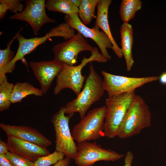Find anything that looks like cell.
Here are the masks:
<instances>
[{"instance_id":"1","label":"cell","mask_w":166,"mask_h":166,"mask_svg":"<svg viewBox=\"0 0 166 166\" xmlns=\"http://www.w3.org/2000/svg\"><path fill=\"white\" fill-rule=\"evenodd\" d=\"M85 80L83 88L77 97L64 106L65 114L73 116L75 113H78L81 120L85 117L91 105L101 99L105 91L103 80L91 63L89 73Z\"/></svg>"},{"instance_id":"2","label":"cell","mask_w":166,"mask_h":166,"mask_svg":"<svg viewBox=\"0 0 166 166\" xmlns=\"http://www.w3.org/2000/svg\"><path fill=\"white\" fill-rule=\"evenodd\" d=\"M91 52L90 56L88 58L84 57L78 65L71 66L62 63V69L56 77V85L53 91L55 95L58 94L64 89L69 88L78 96L81 91L85 78L81 74L82 68L92 61L105 63L108 60L99 53L96 47H94Z\"/></svg>"},{"instance_id":"3","label":"cell","mask_w":166,"mask_h":166,"mask_svg":"<svg viewBox=\"0 0 166 166\" xmlns=\"http://www.w3.org/2000/svg\"><path fill=\"white\" fill-rule=\"evenodd\" d=\"M151 118L148 105L140 96L136 95L126 112L117 136L125 139L138 134L150 127Z\"/></svg>"},{"instance_id":"4","label":"cell","mask_w":166,"mask_h":166,"mask_svg":"<svg viewBox=\"0 0 166 166\" xmlns=\"http://www.w3.org/2000/svg\"><path fill=\"white\" fill-rule=\"evenodd\" d=\"M75 35V30L65 22L52 28L44 36L41 37L27 38L19 33L16 38L18 42V49L14 58L8 65L7 73H11L13 71L16 62L19 60L27 67L28 63L24 59L25 56L33 51L40 45L44 43L49 38L60 37L66 41Z\"/></svg>"},{"instance_id":"5","label":"cell","mask_w":166,"mask_h":166,"mask_svg":"<svg viewBox=\"0 0 166 166\" xmlns=\"http://www.w3.org/2000/svg\"><path fill=\"white\" fill-rule=\"evenodd\" d=\"M136 95L134 91L106 99L104 135L107 138H112L117 136L126 112Z\"/></svg>"},{"instance_id":"6","label":"cell","mask_w":166,"mask_h":166,"mask_svg":"<svg viewBox=\"0 0 166 166\" xmlns=\"http://www.w3.org/2000/svg\"><path fill=\"white\" fill-rule=\"evenodd\" d=\"M106 110V106H103L89 111L73 129L74 140L79 143L101 138L104 134Z\"/></svg>"},{"instance_id":"7","label":"cell","mask_w":166,"mask_h":166,"mask_svg":"<svg viewBox=\"0 0 166 166\" xmlns=\"http://www.w3.org/2000/svg\"><path fill=\"white\" fill-rule=\"evenodd\" d=\"M65 114L63 106L51 119L55 133V150L63 153L65 157L74 159L77 152V145L69 126V119L73 116Z\"/></svg>"},{"instance_id":"8","label":"cell","mask_w":166,"mask_h":166,"mask_svg":"<svg viewBox=\"0 0 166 166\" xmlns=\"http://www.w3.org/2000/svg\"><path fill=\"white\" fill-rule=\"evenodd\" d=\"M77 148L74 159L77 166H92L98 161H114L123 157V154L115 151L102 148L95 142L78 143Z\"/></svg>"},{"instance_id":"9","label":"cell","mask_w":166,"mask_h":166,"mask_svg":"<svg viewBox=\"0 0 166 166\" xmlns=\"http://www.w3.org/2000/svg\"><path fill=\"white\" fill-rule=\"evenodd\" d=\"M103 77L102 85L108 97L135 91L136 89L148 83L158 80L159 77L152 76L132 77L112 74L104 70L101 71Z\"/></svg>"},{"instance_id":"10","label":"cell","mask_w":166,"mask_h":166,"mask_svg":"<svg viewBox=\"0 0 166 166\" xmlns=\"http://www.w3.org/2000/svg\"><path fill=\"white\" fill-rule=\"evenodd\" d=\"M94 47L87 42L82 35L77 33L72 38L57 44L52 48L54 60L68 65H73L78 54L84 51L91 52Z\"/></svg>"},{"instance_id":"11","label":"cell","mask_w":166,"mask_h":166,"mask_svg":"<svg viewBox=\"0 0 166 166\" xmlns=\"http://www.w3.org/2000/svg\"><path fill=\"white\" fill-rule=\"evenodd\" d=\"M45 2V0H26L23 10L10 16L9 18L27 22L31 27L34 34L36 35L44 25L56 22L47 15Z\"/></svg>"},{"instance_id":"12","label":"cell","mask_w":166,"mask_h":166,"mask_svg":"<svg viewBox=\"0 0 166 166\" xmlns=\"http://www.w3.org/2000/svg\"><path fill=\"white\" fill-rule=\"evenodd\" d=\"M64 20L72 29L84 37L92 39L100 48L103 55L108 60L111 59V57L107 49H112V43L105 32L100 30L98 27L94 26L92 28H89L83 23L77 14L66 15Z\"/></svg>"},{"instance_id":"13","label":"cell","mask_w":166,"mask_h":166,"mask_svg":"<svg viewBox=\"0 0 166 166\" xmlns=\"http://www.w3.org/2000/svg\"><path fill=\"white\" fill-rule=\"evenodd\" d=\"M29 65L39 81L43 94L49 89L52 81L61 72L63 64L54 60L39 62L30 61Z\"/></svg>"},{"instance_id":"14","label":"cell","mask_w":166,"mask_h":166,"mask_svg":"<svg viewBox=\"0 0 166 166\" xmlns=\"http://www.w3.org/2000/svg\"><path fill=\"white\" fill-rule=\"evenodd\" d=\"M0 127L7 137H15L45 148L52 144L49 139L37 130L30 126L11 125L1 123Z\"/></svg>"},{"instance_id":"15","label":"cell","mask_w":166,"mask_h":166,"mask_svg":"<svg viewBox=\"0 0 166 166\" xmlns=\"http://www.w3.org/2000/svg\"><path fill=\"white\" fill-rule=\"evenodd\" d=\"M6 143L9 152L34 162L40 157L50 153L47 148L14 137H7Z\"/></svg>"},{"instance_id":"16","label":"cell","mask_w":166,"mask_h":166,"mask_svg":"<svg viewBox=\"0 0 166 166\" xmlns=\"http://www.w3.org/2000/svg\"><path fill=\"white\" fill-rule=\"evenodd\" d=\"M112 0H99L97 5V14L95 26L101 29L109 38L112 44V49L119 58L123 55L121 49L118 46L112 34L108 20L109 6Z\"/></svg>"},{"instance_id":"17","label":"cell","mask_w":166,"mask_h":166,"mask_svg":"<svg viewBox=\"0 0 166 166\" xmlns=\"http://www.w3.org/2000/svg\"><path fill=\"white\" fill-rule=\"evenodd\" d=\"M121 51L125 61L127 70H131L134 63L132 54L133 42V29L131 25L123 23L120 29Z\"/></svg>"},{"instance_id":"18","label":"cell","mask_w":166,"mask_h":166,"mask_svg":"<svg viewBox=\"0 0 166 166\" xmlns=\"http://www.w3.org/2000/svg\"><path fill=\"white\" fill-rule=\"evenodd\" d=\"M43 93L41 89L35 87L28 82H17L14 85L10 101L11 103L22 101V99L30 95L41 97Z\"/></svg>"},{"instance_id":"19","label":"cell","mask_w":166,"mask_h":166,"mask_svg":"<svg viewBox=\"0 0 166 166\" xmlns=\"http://www.w3.org/2000/svg\"><path fill=\"white\" fill-rule=\"evenodd\" d=\"M23 29L21 28L17 33L6 45V49H0V84L7 79L6 74L9 65L14 58V52L10 49L11 45L14 40Z\"/></svg>"},{"instance_id":"20","label":"cell","mask_w":166,"mask_h":166,"mask_svg":"<svg viewBox=\"0 0 166 166\" xmlns=\"http://www.w3.org/2000/svg\"><path fill=\"white\" fill-rule=\"evenodd\" d=\"M45 7L49 11L59 12L66 15L78 14V8L70 0H48L45 2Z\"/></svg>"},{"instance_id":"21","label":"cell","mask_w":166,"mask_h":166,"mask_svg":"<svg viewBox=\"0 0 166 166\" xmlns=\"http://www.w3.org/2000/svg\"><path fill=\"white\" fill-rule=\"evenodd\" d=\"M142 2L140 0H123L121 3L119 14L124 23H128L134 17L136 12L140 10Z\"/></svg>"},{"instance_id":"22","label":"cell","mask_w":166,"mask_h":166,"mask_svg":"<svg viewBox=\"0 0 166 166\" xmlns=\"http://www.w3.org/2000/svg\"><path fill=\"white\" fill-rule=\"evenodd\" d=\"M99 0H81L78 15L83 23L89 24L94 17L95 10Z\"/></svg>"},{"instance_id":"23","label":"cell","mask_w":166,"mask_h":166,"mask_svg":"<svg viewBox=\"0 0 166 166\" xmlns=\"http://www.w3.org/2000/svg\"><path fill=\"white\" fill-rule=\"evenodd\" d=\"M14 85L7 79L0 84V111L8 109L11 104L10 99Z\"/></svg>"},{"instance_id":"24","label":"cell","mask_w":166,"mask_h":166,"mask_svg":"<svg viewBox=\"0 0 166 166\" xmlns=\"http://www.w3.org/2000/svg\"><path fill=\"white\" fill-rule=\"evenodd\" d=\"M19 0H0V18H4L8 10L15 14L21 12L23 10L24 6Z\"/></svg>"},{"instance_id":"25","label":"cell","mask_w":166,"mask_h":166,"mask_svg":"<svg viewBox=\"0 0 166 166\" xmlns=\"http://www.w3.org/2000/svg\"><path fill=\"white\" fill-rule=\"evenodd\" d=\"M65 154L55 150L49 155L39 158L34 162V166H50L64 158Z\"/></svg>"},{"instance_id":"26","label":"cell","mask_w":166,"mask_h":166,"mask_svg":"<svg viewBox=\"0 0 166 166\" xmlns=\"http://www.w3.org/2000/svg\"><path fill=\"white\" fill-rule=\"evenodd\" d=\"M6 155L13 166H34V162L22 156L9 151Z\"/></svg>"},{"instance_id":"27","label":"cell","mask_w":166,"mask_h":166,"mask_svg":"<svg viewBox=\"0 0 166 166\" xmlns=\"http://www.w3.org/2000/svg\"><path fill=\"white\" fill-rule=\"evenodd\" d=\"M134 157L133 153L130 151H128L124 159V164L123 166H131Z\"/></svg>"},{"instance_id":"28","label":"cell","mask_w":166,"mask_h":166,"mask_svg":"<svg viewBox=\"0 0 166 166\" xmlns=\"http://www.w3.org/2000/svg\"><path fill=\"white\" fill-rule=\"evenodd\" d=\"M0 166H13L6 154H0Z\"/></svg>"},{"instance_id":"29","label":"cell","mask_w":166,"mask_h":166,"mask_svg":"<svg viewBox=\"0 0 166 166\" xmlns=\"http://www.w3.org/2000/svg\"><path fill=\"white\" fill-rule=\"evenodd\" d=\"M71 159L69 157H65L58 161L52 166H69Z\"/></svg>"},{"instance_id":"30","label":"cell","mask_w":166,"mask_h":166,"mask_svg":"<svg viewBox=\"0 0 166 166\" xmlns=\"http://www.w3.org/2000/svg\"><path fill=\"white\" fill-rule=\"evenodd\" d=\"M9 151L7 143L0 140V154H6Z\"/></svg>"},{"instance_id":"31","label":"cell","mask_w":166,"mask_h":166,"mask_svg":"<svg viewBox=\"0 0 166 166\" xmlns=\"http://www.w3.org/2000/svg\"><path fill=\"white\" fill-rule=\"evenodd\" d=\"M158 80L161 84L166 85V72H163L160 74Z\"/></svg>"},{"instance_id":"32","label":"cell","mask_w":166,"mask_h":166,"mask_svg":"<svg viewBox=\"0 0 166 166\" xmlns=\"http://www.w3.org/2000/svg\"><path fill=\"white\" fill-rule=\"evenodd\" d=\"M72 3L76 7L79 8L80 6L81 0H70Z\"/></svg>"}]
</instances>
